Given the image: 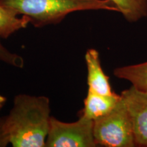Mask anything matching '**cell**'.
<instances>
[{
  "instance_id": "13",
  "label": "cell",
  "mask_w": 147,
  "mask_h": 147,
  "mask_svg": "<svg viewBox=\"0 0 147 147\" xmlns=\"http://www.w3.org/2000/svg\"><path fill=\"white\" fill-rule=\"evenodd\" d=\"M5 102H6V97L0 95V110L4 106Z\"/></svg>"
},
{
  "instance_id": "2",
  "label": "cell",
  "mask_w": 147,
  "mask_h": 147,
  "mask_svg": "<svg viewBox=\"0 0 147 147\" xmlns=\"http://www.w3.org/2000/svg\"><path fill=\"white\" fill-rule=\"evenodd\" d=\"M0 4L17 15L29 19L34 27L61 23L71 12L82 10H108L119 12L111 0H0Z\"/></svg>"
},
{
  "instance_id": "8",
  "label": "cell",
  "mask_w": 147,
  "mask_h": 147,
  "mask_svg": "<svg viewBox=\"0 0 147 147\" xmlns=\"http://www.w3.org/2000/svg\"><path fill=\"white\" fill-rule=\"evenodd\" d=\"M113 74L117 78L127 80L138 91L147 93V61L117 67Z\"/></svg>"
},
{
  "instance_id": "3",
  "label": "cell",
  "mask_w": 147,
  "mask_h": 147,
  "mask_svg": "<svg viewBox=\"0 0 147 147\" xmlns=\"http://www.w3.org/2000/svg\"><path fill=\"white\" fill-rule=\"evenodd\" d=\"M93 134L97 146H136L131 120L121 96L110 113L93 121Z\"/></svg>"
},
{
  "instance_id": "11",
  "label": "cell",
  "mask_w": 147,
  "mask_h": 147,
  "mask_svg": "<svg viewBox=\"0 0 147 147\" xmlns=\"http://www.w3.org/2000/svg\"><path fill=\"white\" fill-rule=\"evenodd\" d=\"M0 61L17 68H23L25 65V61L22 57L16 53L11 52L1 44V42H0Z\"/></svg>"
},
{
  "instance_id": "4",
  "label": "cell",
  "mask_w": 147,
  "mask_h": 147,
  "mask_svg": "<svg viewBox=\"0 0 147 147\" xmlns=\"http://www.w3.org/2000/svg\"><path fill=\"white\" fill-rule=\"evenodd\" d=\"M46 147H95L93 121L79 115L78 120L63 122L51 117Z\"/></svg>"
},
{
  "instance_id": "12",
  "label": "cell",
  "mask_w": 147,
  "mask_h": 147,
  "mask_svg": "<svg viewBox=\"0 0 147 147\" xmlns=\"http://www.w3.org/2000/svg\"><path fill=\"white\" fill-rule=\"evenodd\" d=\"M10 144L5 129V117H0V147H5Z\"/></svg>"
},
{
  "instance_id": "10",
  "label": "cell",
  "mask_w": 147,
  "mask_h": 147,
  "mask_svg": "<svg viewBox=\"0 0 147 147\" xmlns=\"http://www.w3.org/2000/svg\"><path fill=\"white\" fill-rule=\"evenodd\" d=\"M125 19L136 23L147 16V0H111Z\"/></svg>"
},
{
  "instance_id": "6",
  "label": "cell",
  "mask_w": 147,
  "mask_h": 147,
  "mask_svg": "<svg viewBox=\"0 0 147 147\" xmlns=\"http://www.w3.org/2000/svg\"><path fill=\"white\" fill-rule=\"evenodd\" d=\"M87 68L88 90L101 95H110L112 90L109 77L104 73L101 65L100 54L94 49H89L84 56Z\"/></svg>"
},
{
  "instance_id": "9",
  "label": "cell",
  "mask_w": 147,
  "mask_h": 147,
  "mask_svg": "<svg viewBox=\"0 0 147 147\" xmlns=\"http://www.w3.org/2000/svg\"><path fill=\"white\" fill-rule=\"evenodd\" d=\"M15 12L0 4V38H8L11 35L25 29L29 24L25 16H18Z\"/></svg>"
},
{
  "instance_id": "5",
  "label": "cell",
  "mask_w": 147,
  "mask_h": 147,
  "mask_svg": "<svg viewBox=\"0 0 147 147\" xmlns=\"http://www.w3.org/2000/svg\"><path fill=\"white\" fill-rule=\"evenodd\" d=\"M121 96L131 118L136 146L147 147V93L131 86L121 92Z\"/></svg>"
},
{
  "instance_id": "7",
  "label": "cell",
  "mask_w": 147,
  "mask_h": 147,
  "mask_svg": "<svg viewBox=\"0 0 147 147\" xmlns=\"http://www.w3.org/2000/svg\"><path fill=\"white\" fill-rule=\"evenodd\" d=\"M120 99L121 95L116 93L106 95L88 90L87 96L84 100V107L79 115L94 121L110 113Z\"/></svg>"
},
{
  "instance_id": "1",
  "label": "cell",
  "mask_w": 147,
  "mask_h": 147,
  "mask_svg": "<svg viewBox=\"0 0 147 147\" xmlns=\"http://www.w3.org/2000/svg\"><path fill=\"white\" fill-rule=\"evenodd\" d=\"M50 100L44 95L18 94L5 117V129L13 147H45L51 120Z\"/></svg>"
}]
</instances>
